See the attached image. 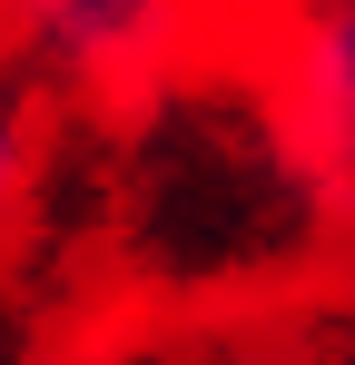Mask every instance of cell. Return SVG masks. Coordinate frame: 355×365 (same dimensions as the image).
<instances>
[{"label": "cell", "instance_id": "obj_1", "mask_svg": "<svg viewBox=\"0 0 355 365\" xmlns=\"http://www.w3.org/2000/svg\"><path fill=\"white\" fill-rule=\"evenodd\" d=\"M109 128L128 138L109 227L158 297H267L355 237V197L277 69V0H227V20L118 99Z\"/></svg>", "mask_w": 355, "mask_h": 365}, {"label": "cell", "instance_id": "obj_2", "mask_svg": "<svg viewBox=\"0 0 355 365\" xmlns=\"http://www.w3.org/2000/svg\"><path fill=\"white\" fill-rule=\"evenodd\" d=\"M217 20H227V0H30L20 10V60L50 89L118 109L148 79H168Z\"/></svg>", "mask_w": 355, "mask_h": 365}, {"label": "cell", "instance_id": "obj_3", "mask_svg": "<svg viewBox=\"0 0 355 365\" xmlns=\"http://www.w3.org/2000/svg\"><path fill=\"white\" fill-rule=\"evenodd\" d=\"M277 69L306 138L355 197V0H277Z\"/></svg>", "mask_w": 355, "mask_h": 365}, {"label": "cell", "instance_id": "obj_4", "mask_svg": "<svg viewBox=\"0 0 355 365\" xmlns=\"http://www.w3.org/2000/svg\"><path fill=\"white\" fill-rule=\"evenodd\" d=\"M40 168H50V79L30 60H10L0 69V237L30 217Z\"/></svg>", "mask_w": 355, "mask_h": 365}, {"label": "cell", "instance_id": "obj_5", "mask_svg": "<svg viewBox=\"0 0 355 365\" xmlns=\"http://www.w3.org/2000/svg\"><path fill=\"white\" fill-rule=\"evenodd\" d=\"M20 10H30V0H0V69L20 60Z\"/></svg>", "mask_w": 355, "mask_h": 365}]
</instances>
